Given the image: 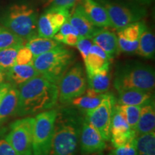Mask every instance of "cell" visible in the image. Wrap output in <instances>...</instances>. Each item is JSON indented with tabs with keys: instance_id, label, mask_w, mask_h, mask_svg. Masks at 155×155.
I'll return each instance as SVG.
<instances>
[{
	"instance_id": "obj_13",
	"label": "cell",
	"mask_w": 155,
	"mask_h": 155,
	"mask_svg": "<svg viewBox=\"0 0 155 155\" xmlns=\"http://www.w3.org/2000/svg\"><path fill=\"white\" fill-rule=\"evenodd\" d=\"M111 60L101 48L93 43L88 55L83 60L86 75L109 71Z\"/></svg>"
},
{
	"instance_id": "obj_15",
	"label": "cell",
	"mask_w": 155,
	"mask_h": 155,
	"mask_svg": "<svg viewBox=\"0 0 155 155\" xmlns=\"http://www.w3.org/2000/svg\"><path fill=\"white\" fill-rule=\"evenodd\" d=\"M91 39L93 43L101 48L111 59L119 54L117 35L106 28H98Z\"/></svg>"
},
{
	"instance_id": "obj_41",
	"label": "cell",
	"mask_w": 155,
	"mask_h": 155,
	"mask_svg": "<svg viewBox=\"0 0 155 155\" xmlns=\"http://www.w3.org/2000/svg\"><path fill=\"white\" fill-rule=\"evenodd\" d=\"M89 155H105V154H104V152H101L94 153V154H89Z\"/></svg>"
},
{
	"instance_id": "obj_11",
	"label": "cell",
	"mask_w": 155,
	"mask_h": 155,
	"mask_svg": "<svg viewBox=\"0 0 155 155\" xmlns=\"http://www.w3.org/2000/svg\"><path fill=\"white\" fill-rule=\"evenodd\" d=\"M70 9L65 7H49L38 19V35L53 38L68 19Z\"/></svg>"
},
{
	"instance_id": "obj_24",
	"label": "cell",
	"mask_w": 155,
	"mask_h": 155,
	"mask_svg": "<svg viewBox=\"0 0 155 155\" xmlns=\"http://www.w3.org/2000/svg\"><path fill=\"white\" fill-rule=\"evenodd\" d=\"M136 54L147 59H152L155 55V37L150 29L146 28L139 38Z\"/></svg>"
},
{
	"instance_id": "obj_26",
	"label": "cell",
	"mask_w": 155,
	"mask_h": 155,
	"mask_svg": "<svg viewBox=\"0 0 155 155\" xmlns=\"http://www.w3.org/2000/svg\"><path fill=\"white\" fill-rule=\"evenodd\" d=\"M147 28L146 24L141 20L131 23L118 30L117 38L129 42H139L141 34Z\"/></svg>"
},
{
	"instance_id": "obj_16",
	"label": "cell",
	"mask_w": 155,
	"mask_h": 155,
	"mask_svg": "<svg viewBox=\"0 0 155 155\" xmlns=\"http://www.w3.org/2000/svg\"><path fill=\"white\" fill-rule=\"evenodd\" d=\"M75 7L74 10L70 15L69 22L76 30L80 38L91 39L99 28H97L89 20L81 5Z\"/></svg>"
},
{
	"instance_id": "obj_40",
	"label": "cell",
	"mask_w": 155,
	"mask_h": 155,
	"mask_svg": "<svg viewBox=\"0 0 155 155\" xmlns=\"http://www.w3.org/2000/svg\"><path fill=\"white\" fill-rule=\"evenodd\" d=\"M137 1L140 2H141V3H149V2H150L152 0H137Z\"/></svg>"
},
{
	"instance_id": "obj_38",
	"label": "cell",
	"mask_w": 155,
	"mask_h": 155,
	"mask_svg": "<svg viewBox=\"0 0 155 155\" xmlns=\"http://www.w3.org/2000/svg\"><path fill=\"white\" fill-rule=\"evenodd\" d=\"M11 86L12 85L8 82H5L0 85V103H1L4 96H5V94L11 88Z\"/></svg>"
},
{
	"instance_id": "obj_27",
	"label": "cell",
	"mask_w": 155,
	"mask_h": 155,
	"mask_svg": "<svg viewBox=\"0 0 155 155\" xmlns=\"http://www.w3.org/2000/svg\"><path fill=\"white\" fill-rule=\"evenodd\" d=\"M138 155H155V132L138 135L136 138Z\"/></svg>"
},
{
	"instance_id": "obj_6",
	"label": "cell",
	"mask_w": 155,
	"mask_h": 155,
	"mask_svg": "<svg viewBox=\"0 0 155 155\" xmlns=\"http://www.w3.org/2000/svg\"><path fill=\"white\" fill-rule=\"evenodd\" d=\"M57 114L58 108H53L34 117L32 155H49Z\"/></svg>"
},
{
	"instance_id": "obj_29",
	"label": "cell",
	"mask_w": 155,
	"mask_h": 155,
	"mask_svg": "<svg viewBox=\"0 0 155 155\" xmlns=\"http://www.w3.org/2000/svg\"><path fill=\"white\" fill-rule=\"evenodd\" d=\"M23 45H18L0 50V69L7 72L12 67L14 66L17 52Z\"/></svg>"
},
{
	"instance_id": "obj_3",
	"label": "cell",
	"mask_w": 155,
	"mask_h": 155,
	"mask_svg": "<svg viewBox=\"0 0 155 155\" xmlns=\"http://www.w3.org/2000/svg\"><path fill=\"white\" fill-rule=\"evenodd\" d=\"M114 86L118 92L127 89L152 91L155 86L154 69L140 62H128L116 68Z\"/></svg>"
},
{
	"instance_id": "obj_42",
	"label": "cell",
	"mask_w": 155,
	"mask_h": 155,
	"mask_svg": "<svg viewBox=\"0 0 155 155\" xmlns=\"http://www.w3.org/2000/svg\"><path fill=\"white\" fill-rule=\"evenodd\" d=\"M108 155H114V154H111V152H110V153H109V154H108Z\"/></svg>"
},
{
	"instance_id": "obj_21",
	"label": "cell",
	"mask_w": 155,
	"mask_h": 155,
	"mask_svg": "<svg viewBox=\"0 0 155 155\" xmlns=\"http://www.w3.org/2000/svg\"><path fill=\"white\" fill-rule=\"evenodd\" d=\"M18 102V89L11 86L0 103V126L16 113Z\"/></svg>"
},
{
	"instance_id": "obj_12",
	"label": "cell",
	"mask_w": 155,
	"mask_h": 155,
	"mask_svg": "<svg viewBox=\"0 0 155 155\" xmlns=\"http://www.w3.org/2000/svg\"><path fill=\"white\" fill-rule=\"evenodd\" d=\"M106 147V142L102 136L84 118L79 140V152L81 154L89 155L104 152Z\"/></svg>"
},
{
	"instance_id": "obj_37",
	"label": "cell",
	"mask_w": 155,
	"mask_h": 155,
	"mask_svg": "<svg viewBox=\"0 0 155 155\" xmlns=\"http://www.w3.org/2000/svg\"><path fill=\"white\" fill-rule=\"evenodd\" d=\"M81 38L79 36L73 34H68L64 35L62 40V43H64L69 46H75Z\"/></svg>"
},
{
	"instance_id": "obj_34",
	"label": "cell",
	"mask_w": 155,
	"mask_h": 155,
	"mask_svg": "<svg viewBox=\"0 0 155 155\" xmlns=\"http://www.w3.org/2000/svg\"><path fill=\"white\" fill-rule=\"evenodd\" d=\"M114 155H138L135 144L125 145V146L114 148L111 152Z\"/></svg>"
},
{
	"instance_id": "obj_36",
	"label": "cell",
	"mask_w": 155,
	"mask_h": 155,
	"mask_svg": "<svg viewBox=\"0 0 155 155\" xmlns=\"http://www.w3.org/2000/svg\"><path fill=\"white\" fill-rule=\"evenodd\" d=\"M58 32L61 33V35H63V36L66 35H68V34H73V35H75L79 36L76 30H75V29L72 26V25L69 22L68 19L66 22L62 25V27L61 28V29H60V30L58 31Z\"/></svg>"
},
{
	"instance_id": "obj_10",
	"label": "cell",
	"mask_w": 155,
	"mask_h": 155,
	"mask_svg": "<svg viewBox=\"0 0 155 155\" xmlns=\"http://www.w3.org/2000/svg\"><path fill=\"white\" fill-rule=\"evenodd\" d=\"M106 9L111 22V28L119 30L131 23L141 20L146 15V11L141 8H134L127 6L114 4L106 0H98Z\"/></svg>"
},
{
	"instance_id": "obj_18",
	"label": "cell",
	"mask_w": 155,
	"mask_h": 155,
	"mask_svg": "<svg viewBox=\"0 0 155 155\" xmlns=\"http://www.w3.org/2000/svg\"><path fill=\"white\" fill-rule=\"evenodd\" d=\"M108 93L98 94L87 87L86 91L82 96L77 97L70 103L68 106H73L84 114L87 111L96 108L107 97Z\"/></svg>"
},
{
	"instance_id": "obj_17",
	"label": "cell",
	"mask_w": 155,
	"mask_h": 155,
	"mask_svg": "<svg viewBox=\"0 0 155 155\" xmlns=\"http://www.w3.org/2000/svg\"><path fill=\"white\" fill-rule=\"evenodd\" d=\"M116 103L121 105L142 106L154 100V95L151 91L141 89H127L119 91Z\"/></svg>"
},
{
	"instance_id": "obj_4",
	"label": "cell",
	"mask_w": 155,
	"mask_h": 155,
	"mask_svg": "<svg viewBox=\"0 0 155 155\" xmlns=\"http://www.w3.org/2000/svg\"><path fill=\"white\" fill-rule=\"evenodd\" d=\"M75 54L63 45L37 56L32 65L40 75L58 85L59 81L73 65Z\"/></svg>"
},
{
	"instance_id": "obj_14",
	"label": "cell",
	"mask_w": 155,
	"mask_h": 155,
	"mask_svg": "<svg viewBox=\"0 0 155 155\" xmlns=\"http://www.w3.org/2000/svg\"><path fill=\"white\" fill-rule=\"evenodd\" d=\"M85 15L95 26L99 28H111L106 9L95 0H81Z\"/></svg>"
},
{
	"instance_id": "obj_2",
	"label": "cell",
	"mask_w": 155,
	"mask_h": 155,
	"mask_svg": "<svg viewBox=\"0 0 155 155\" xmlns=\"http://www.w3.org/2000/svg\"><path fill=\"white\" fill-rule=\"evenodd\" d=\"M84 114L71 106L58 108L49 155H78Z\"/></svg>"
},
{
	"instance_id": "obj_23",
	"label": "cell",
	"mask_w": 155,
	"mask_h": 155,
	"mask_svg": "<svg viewBox=\"0 0 155 155\" xmlns=\"http://www.w3.org/2000/svg\"><path fill=\"white\" fill-rule=\"evenodd\" d=\"M61 45L62 43L56 41L53 38H42L37 35L27 40L25 45L30 50L35 58Z\"/></svg>"
},
{
	"instance_id": "obj_30",
	"label": "cell",
	"mask_w": 155,
	"mask_h": 155,
	"mask_svg": "<svg viewBox=\"0 0 155 155\" xmlns=\"http://www.w3.org/2000/svg\"><path fill=\"white\" fill-rule=\"evenodd\" d=\"M25 41L22 38L16 35L5 27L0 25V50L23 45Z\"/></svg>"
},
{
	"instance_id": "obj_7",
	"label": "cell",
	"mask_w": 155,
	"mask_h": 155,
	"mask_svg": "<svg viewBox=\"0 0 155 155\" xmlns=\"http://www.w3.org/2000/svg\"><path fill=\"white\" fill-rule=\"evenodd\" d=\"M57 86L58 102L62 106H68L73 99L82 96L88 87L83 65L80 63L72 65L61 78Z\"/></svg>"
},
{
	"instance_id": "obj_39",
	"label": "cell",
	"mask_w": 155,
	"mask_h": 155,
	"mask_svg": "<svg viewBox=\"0 0 155 155\" xmlns=\"http://www.w3.org/2000/svg\"><path fill=\"white\" fill-rule=\"evenodd\" d=\"M7 82V72L0 69V85Z\"/></svg>"
},
{
	"instance_id": "obj_20",
	"label": "cell",
	"mask_w": 155,
	"mask_h": 155,
	"mask_svg": "<svg viewBox=\"0 0 155 155\" xmlns=\"http://www.w3.org/2000/svg\"><path fill=\"white\" fill-rule=\"evenodd\" d=\"M155 130L154 100L141 106L140 116L135 131L137 135L152 132Z\"/></svg>"
},
{
	"instance_id": "obj_9",
	"label": "cell",
	"mask_w": 155,
	"mask_h": 155,
	"mask_svg": "<svg viewBox=\"0 0 155 155\" xmlns=\"http://www.w3.org/2000/svg\"><path fill=\"white\" fill-rule=\"evenodd\" d=\"M116 98L108 93L99 106L84 114L85 120L99 132L106 141L111 138V119Z\"/></svg>"
},
{
	"instance_id": "obj_8",
	"label": "cell",
	"mask_w": 155,
	"mask_h": 155,
	"mask_svg": "<svg viewBox=\"0 0 155 155\" xmlns=\"http://www.w3.org/2000/svg\"><path fill=\"white\" fill-rule=\"evenodd\" d=\"M34 117L25 116L11 124L6 140L17 155H32Z\"/></svg>"
},
{
	"instance_id": "obj_33",
	"label": "cell",
	"mask_w": 155,
	"mask_h": 155,
	"mask_svg": "<svg viewBox=\"0 0 155 155\" xmlns=\"http://www.w3.org/2000/svg\"><path fill=\"white\" fill-rule=\"evenodd\" d=\"M93 42L91 41V39L89 38H81L78 42L76 46L77 49L78 50L79 53H81L83 59L84 60L88 55L90 49L91 48Z\"/></svg>"
},
{
	"instance_id": "obj_19",
	"label": "cell",
	"mask_w": 155,
	"mask_h": 155,
	"mask_svg": "<svg viewBox=\"0 0 155 155\" xmlns=\"http://www.w3.org/2000/svg\"><path fill=\"white\" fill-rule=\"evenodd\" d=\"M40 75L32 64L30 65H17L7 72V82L12 86L19 87L30 79Z\"/></svg>"
},
{
	"instance_id": "obj_35",
	"label": "cell",
	"mask_w": 155,
	"mask_h": 155,
	"mask_svg": "<svg viewBox=\"0 0 155 155\" xmlns=\"http://www.w3.org/2000/svg\"><path fill=\"white\" fill-rule=\"evenodd\" d=\"M0 155H17L8 141L6 140L5 136L0 137Z\"/></svg>"
},
{
	"instance_id": "obj_28",
	"label": "cell",
	"mask_w": 155,
	"mask_h": 155,
	"mask_svg": "<svg viewBox=\"0 0 155 155\" xmlns=\"http://www.w3.org/2000/svg\"><path fill=\"white\" fill-rule=\"evenodd\" d=\"M116 106L122 116L124 117L126 121L131 129L135 131L138 120L140 116L141 106H130V105H121L116 103Z\"/></svg>"
},
{
	"instance_id": "obj_22",
	"label": "cell",
	"mask_w": 155,
	"mask_h": 155,
	"mask_svg": "<svg viewBox=\"0 0 155 155\" xmlns=\"http://www.w3.org/2000/svg\"><path fill=\"white\" fill-rule=\"evenodd\" d=\"M135 134H137L136 131L129 127L124 117L116 108L115 104L111 119V138L129 137Z\"/></svg>"
},
{
	"instance_id": "obj_32",
	"label": "cell",
	"mask_w": 155,
	"mask_h": 155,
	"mask_svg": "<svg viewBox=\"0 0 155 155\" xmlns=\"http://www.w3.org/2000/svg\"><path fill=\"white\" fill-rule=\"evenodd\" d=\"M78 0H45V7H65L71 9L74 7Z\"/></svg>"
},
{
	"instance_id": "obj_25",
	"label": "cell",
	"mask_w": 155,
	"mask_h": 155,
	"mask_svg": "<svg viewBox=\"0 0 155 155\" xmlns=\"http://www.w3.org/2000/svg\"><path fill=\"white\" fill-rule=\"evenodd\" d=\"M88 87L98 94L107 93L111 86V76L109 71L86 75Z\"/></svg>"
},
{
	"instance_id": "obj_31",
	"label": "cell",
	"mask_w": 155,
	"mask_h": 155,
	"mask_svg": "<svg viewBox=\"0 0 155 155\" xmlns=\"http://www.w3.org/2000/svg\"><path fill=\"white\" fill-rule=\"evenodd\" d=\"M34 56L30 50L25 45L21 46L17 53L15 64L17 65H30L32 64Z\"/></svg>"
},
{
	"instance_id": "obj_5",
	"label": "cell",
	"mask_w": 155,
	"mask_h": 155,
	"mask_svg": "<svg viewBox=\"0 0 155 155\" xmlns=\"http://www.w3.org/2000/svg\"><path fill=\"white\" fill-rule=\"evenodd\" d=\"M38 12L27 5H14L3 17L2 25L24 40L38 35Z\"/></svg>"
},
{
	"instance_id": "obj_1",
	"label": "cell",
	"mask_w": 155,
	"mask_h": 155,
	"mask_svg": "<svg viewBox=\"0 0 155 155\" xmlns=\"http://www.w3.org/2000/svg\"><path fill=\"white\" fill-rule=\"evenodd\" d=\"M18 102L15 116L25 117L52 109L58 102L55 83L39 75L17 87Z\"/></svg>"
}]
</instances>
